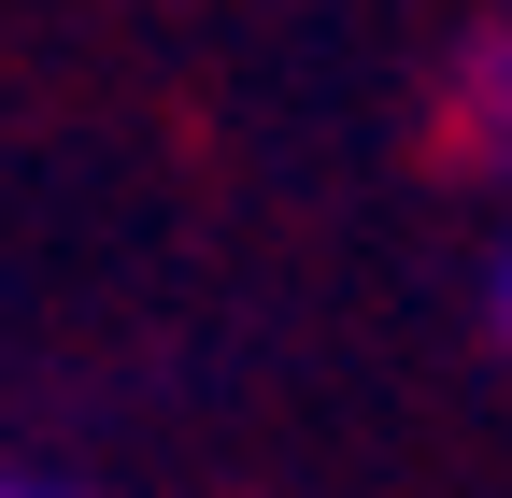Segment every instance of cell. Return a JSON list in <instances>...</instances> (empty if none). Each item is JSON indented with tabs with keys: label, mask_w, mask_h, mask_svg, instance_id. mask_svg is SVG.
Instances as JSON below:
<instances>
[{
	"label": "cell",
	"mask_w": 512,
	"mask_h": 498,
	"mask_svg": "<svg viewBox=\"0 0 512 498\" xmlns=\"http://www.w3.org/2000/svg\"><path fill=\"white\" fill-rule=\"evenodd\" d=\"M441 143H456V171L512 185V29L456 43V72H441Z\"/></svg>",
	"instance_id": "cell-1"
},
{
	"label": "cell",
	"mask_w": 512,
	"mask_h": 498,
	"mask_svg": "<svg viewBox=\"0 0 512 498\" xmlns=\"http://www.w3.org/2000/svg\"><path fill=\"white\" fill-rule=\"evenodd\" d=\"M498 342H512V242H498Z\"/></svg>",
	"instance_id": "cell-2"
},
{
	"label": "cell",
	"mask_w": 512,
	"mask_h": 498,
	"mask_svg": "<svg viewBox=\"0 0 512 498\" xmlns=\"http://www.w3.org/2000/svg\"><path fill=\"white\" fill-rule=\"evenodd\" d=\"M0 498H57V484H0Z\"/></svg>",
	"instance_id": "cell-3"
}]
</instances>
